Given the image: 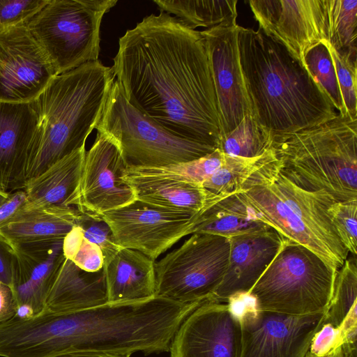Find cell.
I'll return each instance as SVG.
<instances>
[{"label": "cell", "mask_w": 357, "mask_h": 357, "mask_svg": "<svg viewBox=\"0 0 357 357\" xmlns=\"http://www.w3.org/2000/svg\"><path fill=\"white\" fill-rule=\"evenodd\" d=\"M113 61L130 104L172 134L218 148L217 98L199 31L160 10L119 38Z\"/></svg>", "instance_id": "cell-1"}, {"label": "cell", "mask_w": 357, "mask_h": 357, "mask_svg": "<svg viewBox=\"0 0 357 357\" xmlns=\"http://www.w3.org/2000/svg\"><path fill=\"white\" fill-rule=\"evenodd\" d=\"M238 50L251 114L273 137L333 119L337 112L307 69L261 30L239 26Z\"/></svg>", "instance_id": "cell-2"}, {"label": "cell", "mask_w": 357, "mask_h": 357, "mask_svg": "<svg viewBox=\"0 0 357 357\" xmlns=\"http://www.w3.org/2000/svg\"><path fill=\"white\" fill-rule=\"evenodd\" d=\"M115 80L99 60L57 75L36 99L40 121L31 146L26 182L85 146L102 115Z\"/></svg>", "instance_id": "cell-3"}, {"label": "cell", "mask_w": 357, "mask_h": 357, "mask_svg": "<svg viewBox=\"0 0 357 357\" xmlns=\"http://www.w3.org/2000/svg\"><path fill=\"white\" fill-rule=\"evenodd\" d=\"M280 173L308 191L336 201L357 199V119L337 114L315 126L273 137Z\"/></svg>", "instance_id": "cell-4"}, {"label": "cell", "mask_w": 357, "mask_h": 357, "mask_svg": "<svg viewBox=\"0 0 357 357\" xmlns=\"http://www.w3.org/2000/svg\"><path fill=\"white\" fill-rule=\"evenodd\" d=\"M337 272L311 250L286 238L249 292L260 310L292 315L326 312Z\"/></svg>", "instance_id": "cell-5"}, {"label": "cell", "mask_w": 357, "mask_h": 357, "mask_svg": "<svg viewBox=\"0 0 357 357\" xmlns=\"http://www.w3.org/2000/svg\"><path fill=\"white\" fill-rule=\"evenodd\" d=\"M96 128L117 144L128 167H165L197 160L216 149L162 128L128 102L116 79Z\"/></svg>", "instance_id": "cell-6"}, {"label": "cell", "mask_w": 357, "mask_h": 357, "mask_svg": "<svg viewBox=\"0 0 357 357\" xmlns=\"http://www.w3.org/2000/svg\"><path fill=\"white\" fill-rule=\"evenodd\" d=\"M116 0H49L26 25L56 75L98 60L103 16Z\"/></svg>", "instance_id": "cell-7"}, {"label": "cell", "mask_w": 357, "mask_h": 357, "mask_svg": "<svg viewBox=\"0 0 357 357\" xmlns=\"http://www.w3.org/2000/svg\"><path fill=\"white\" fill-rule=\"evenodd\" d=\"M229 250L227 237L192 234L155 262V296L181 303L207 301L225 276Z\"/></svg>", "instance_id": "cell-8"}, {"label": "cell", "mask_w": 357, "mask_h": 357, "mask_svg": "<svg viewBox=\"0 0 357 357\" xmlns=\"http://www.w3.org/2000/svg\"><path fill=\"white\" fill-rule=\"evenodd\" d=\"M259 29L304 67L306 53L331 38V0H250Z\"/></svg>", "instance_id": "cell-9"}, {"label": "cell", "mask_w": 357, "mask_h": 357, "mask_svg": "<svg viewBox=\"0 0 357 357\" xmlns=\"http://www.w3.org/2000/svg\"><path fill=\"white\" fill-rule=\"evenodd\" d=\"M197 214L135 199L100 216L121 247L137 250L155 261L183 236L190 234Z\"/></svg>", "instance_id": "cell-10"}, {"label": "cell", "mask_w": 357, "mask_h": 357, "mask_svg": "<svg viewBox=\"0 0 357 357\" xmlns=\"http://www.w3.org/2000/svg\"><path fill=\"white\" fill-rule=\"evenodd\" d=\"M56 75L26 23L0 32V101H33Z\"/></svg>", "instance_id": "cell-11"}, {"label": "cell", "mask_w": 357, "mask_h": 357, "mask_svg": "<svg viewBox=\"0 0 357 357\" xmlns=\"http://www.w3.org/2000/svg\"><path fill=\"white\" fill-rule=\"evenodd\" d=\"M326 312L292 315L257 310L239 319L240 357H305Z\"/></svg>", "instance_id": "cell-12"}, {"label": "cell", "mask_w": 357, "mask_h": 357, "mask_svg": "<svg viewBox=\"0 0 357 357\" xmlns=\"http://www.w3.org/2000/svg\"><path fill=\"white\" fill-rule=\"evenodd\" d=\"M236 23L201 31L211 67L220 126V137L251 114L240 62Z\"/></svg>", "instance_id": "cell-13"}, {"label": "cell", "mask_w": 357, "mask_h": 357, "mask_svg": "<svg viewBox=\"0 0 357 357\" xmlns=\"http://www.w3.org/2000/svg\"><path fill=\"white\" fill-rule=\"evenodd\" d=\"M127 167L117 144L98 132L86 151L76 208L100 215L135 201L134 190L122 178Z\"/></svg>", "instance_id": "cell-14"}, {"label": "cell", "mask_w": 357, "mask_h": 357, "mask_svg": "<svg viewBox=\"0 0 357 357\" xmlns=\"http://www.w3.org/2000/svg\"><path fill=\"white\" fill-rule=\"evenodd\" d=\"M170 357H240L241 326L225 303L205 301L183 321Z\"/></svg>", "instance_id": "cell-15"}, {"label": "cell", "mask_w": 357, "mask_h": 357, "mask_svg": "<svg viewBox=\"0 0 357 357\" xmlns=\"http://www.w3.org/2000/svg\"><path fill=\"white\" fill-rule=\"evenodd\" d=\"M63 239L29 242L11 247L15 268L11 288L18 307L17 315L42 313L65 256Z\"/></svg>", "instance_id": "cell-16"}, {"label": "cell", "mask_w": 357, "mask_h": 357, "mask_svg": "<svg viewBox=\"0 0 357 357\" xmlns=\"http://www.w3.org/2000/svg\"><path fill=\"white\" fill-rule=\"evenodd\" d=\"M230 250L225 276L207 301L226 303L238 292H249L286 238L270 227L228 238Z\"/></svg>", "instance_id": "cell-17"}, {"label": "cell", "mask_w": 357, "mask_h": 357, "mask_svg": "<svg viewBox=\"0 0 357 357\" xmlns=\"http://www.w3.org/2000/svg\"><path fill=\"white\" fill-rule=\"evenodd\" d=\"M40 121L37 100L0 101V190L24 188L32 142Z\"/></svg>", "instance_id": "cell-18"}, {"label": "cell", "mask_w": 357, "mask_h": 357, "mask_svg": "<svg viewBox=\"0 0 357 357\" xmlns=\"http://www.w3.org/2000/svg\"><path fill=\"white\" fill-rule=\"evenodd\" d=\"M280 167L277 160L267 172V180L280 198L326 248L340 269L349 252L337 234L328 212L336 200L324 191L312 192L297 186L280 173Z\"/></svg>", "instance_id": "cell-19"}, {"label": "cell", "mask_w": 357, "mask_h": 357, "mask_svg": "<svg viewBox=\"0 0 357 357\" xmlns=\"http://www.w3.org/2000/svg\"><path fill=\"white\" fill-rule=\"evenodd\" d=\"M276 160L263 168L252 186L238 193L239 197L256 219L284 238L311 250L328 266L339 271L329 251L280 198L267 180V172Z\"/></svg>", "instance_id": "cell-20"}, {"label": "cell", "mask_w": 357, "mask_h": 357, "mask_svg": "<svg viewBox=\"0 0 357 357\" xmlns=\"http://www.w3.org/2000/svg\"><path fill=\"white\" fill-rule=\"evenodd\" d=\"M122 178L132 188L137 200L195 214L202 212L221 198L231 195H216L201 184L153 175L125 172Z\"/></svg>", "instance_id": "cell-21"}, {"label": "cell", "mask_w": 357, "mask_h": 357, "mask_svg": "<svg viewBox=\"0 0 357 357\" xmlns=\"http://www.w3.org/2000/svg\"><path fill=\"white\" fill-rule=\"evenodd\" d=\"M107 303L104 267L97 272H88L65 258L48 294L44 310L67 313Z\"/></svg>", "instance_id": "cell-22"}, {"label": "cell", "mask_w": 357, "mask_h": 357, "mask_svg": "<svg viewBox=\"0 0 357 357\" xmlns=\"http://www.w3.org/2000/svg\"><path fill=\"white\" fill-rule=\"evenodd\" d=\"M86 151L84 146L29 180L24 188L26 201L22 208L76 207Z\"/></svg>", "instance_id": "cell-23"}, {"label": "cell", "mask_w": 357, "mask_h": 357, "mask_svg": "<svg viewBox=\"0 0 357 357\" xmlns=\"http://www.w3.org/2000/svg\"><path fill=\"white\" fill-rule=\"evenodd\" d=\"M108 303H128L155 296V261L122 248L104 265Z\"/></svg>", "instance_id": "cell-24"}, {"label": "cell", "mask_w": 357, "mask_h": 357, "mask_svg": "<svg viewBox=\"0 0 357 357\" xmlns=\"http://www.w3.org/2000/svg\"><path fill=\"white\" fill-rule=\"evenodd\" d=\"M77 213L74 206L21 208L0 224V238L10 247L29 242L63 239L75 225Z\"/></svg>", "instance_id": "cell-25"}, {"label": "cell", "mask_w": 357, "mask_h": 357, "mask_svg": "<svg viewBox=\"0 0 357 357\" xmlns=\"http://www.w3.org/2000/svg\"><path fill=\"white\" fill-rule=\"evenodd\" d=\"M268 227L256 219L238 193L221 198L199 213L190 234L204 233L230 238Z\"/></svg>", "instance_id": "cell-26"}, {"label": "cell", "mask_w": 357, "mask_h": 357, "mask_svg": "<svg viewBox=\"0 0 357 357\" xmlns=\"http://www.w3.org/2000/svg\"><path fill=\"white\" fill-rule=\"evenodd\" d=\"M356 257H354V259H347L337 272L324 321V324H331L340 328L344 343L356 342Z\"/></svg>", "instance_id": "cell-27"}, {"label": "cell", "mask_w": 357, "mask_h": 357, "mask_svg": "<svg viewBox=\"0 0 357 357\" xmlns=\"http://www.w3.org/2000/svg\"><path fill=\"white\" fill-rule=\"evenodd\" d=\"M161 11L192 29L236 23L237 0H155Z\"/></svg>", "instance_id": "cell-28"}, {"label": "cell", "mask_w": 357, "mask_h": 357, "mask_svg": "<svg viewBox=\"0 0 357 357\" xmlns=\"http://www.w3.org/2000/svg\"><path fill=\"white\" fill-rule=\"evenodd\" d=\"M275 158L271 148L255 158L225 154L222 166L202 185L216 195L243 192L254 176Z\"/></svg>", "instance_id": "cell-29"}, {"label": "cell", "mask_w": 357, "mask_h": 357, "mask_svg": "<svg viewBox=\"0 0 357 357\" xmlns=\"http://www.w3.org/2000/svg\"><path fill=\"white\" fill-rule=\"evenodd\" d=\"M272 141L271 133L250 114L233 130L220 138L217 149L230 156L255 158L270 149Z\"/></svg>", "instance_id": "cell-30"}, {"label": "cell", "mask_w": 357, "mask_h": 357, "mask_svg": "<svg viewBox=\"0 0 357 357\" xmlns=\"http://www.w3.org/2000/svg\"><path fill=\"white\" fill-rule=\"evenodd\" d=\"M225 154L216 149L192 161L161 167H127V173L153 175L202 185L223 164Z\"/></svg>", "instance_id": "cell-31"}, {"label": "cell", "mask_w": 357, "mask_h": 357, "mask_svg": "<svg viewBox=\"0 0 357 357\" xmlns=\"http://www.w3.org/2000/svg\"><path fill=\"white\" fill-rule=\"evenodd\" d=\"M326 43L318 44L306 53L304 58L305 65L330 99L335 110L345 114L335 66Z\"/></svg>", "instance_id": "cell-32"}, {"label": "cell", "mask_w": 357, "mask_h": 357, "mask_svg": "<svg viewBox=\"0 0 357 357\" xmlns=\"http://www.w3.org/2000/svg\"><path fill=\"white\" fill-rule=\"evenodd\" d=\"M357 0H331V46L357 56Z\"/></svg>", "instance_id": "cell-33"}, {"label": "cell", "mask_w": 357, "mask_h": 357, "mask_svg": "<svg viewBox=\"0 0 357 357\" xmlns=\"http://www.w3.org/2000/svg\"><path fill=\"white\" fill-rule=\"evenodd\" d=\"M63 252L66 259L86 271L97 272L104 267L101 249L88 241L77 225L64 237Z\"/></svg>", "instance_id": "cell-34"}, {"label": "cell", "mask_w": 357, "mask_h": 357, "mask_svg": "<svg viewBox=\"0 0 357 357\" xmlns=\"http://www.w3.org/2000/svg\"><path fill=\"white\" fill-rule=\"evenodd\" d=\"M326 45L335 66L345 112L357 119L356 56L337 52L328 42Z\"/></svg>", "instance_id": "cell-35"}, {"label": "cell", "mask_w": 357, "mask_h": 357, "mask_svg": "<svg viewBox=\"0 0 357 357\" xmlns=\"http://www.w3.org/2000/svg\"><path fill=\"white\" fill-rule=\"evenodd\" d=\"M75 225L84 237L102 250L105 263L109 262L122 248L116 242L109 225L99 215L77 209Z\"/></svg>", "instance_id": "cell-36"}, {"label": "cell", "mask_w": 357, "mask_h": 357, "mask_svg": "<svg viewBox=\"0 0 357 357\" xmlns=\"http://www.w3.org/2000/svg\"><path fill=\"white\" fill-rule=\"evenodd\" d=\"M328 212L342 244L349 252L356 257L357 199L336 201L330 206Z\"/></svg>", "instance_id": "cell-37"}, {"label": "cell", "mask_w": 357, "mask_h": 357, "mask_svg": "<svg viewBox=\"0 0 357 357\" xmlns=\"http://www.w3.org/2000/svg\"><path fill=\"white\" fill-rule=\"evenodd\" d=\"M49 0H0V32L26 23Z\"/></svg>", "instance_id": "cell-38"}, {"label": "cell", "mask_w": 357, "mask_h": 357, "mask_svg": "<svg viewBox=\"0 0 357 357\" xmlns=\"http://www.w3.org/2000/svg\"><path fill=\"white\" fill-rule=\"evenodd\" d=\"M343 343L344 339L340 328L331 324H323L314 334L308 352L316 356H326Z\"/></svg>", "instance_id": "cell-39"}, {"label": "cell", "mask_w": 357, "mask_h": 357, "mask_svg": "<svg viewBox=\"0 0 357 357\" xmlns=\"http://www.w3.org/2000/svg\"><path fill=\"white\" fill-rule=\"evenodd\" d=\"M231 313L239 320L243 316L259 310L255 298L250 292H238L226 303Z\"/></svg>", "instance_id": "cell-40"}, {"label": "cell", "mask_w": 357, "mask_h": 357, "mask_svg": "<svg viewBox=\"0 0 357 357\" xmlns=\"http://www.w3.org/2000/svg\"><path fill=\"white\" fill-rule=\"evenodd\" d=\"M17 313V303L11 287L0 280V324Z\"/></svg>", "instance_id": "cell-41"}, {"label": "cell", "mask_w": 357, "mask_h": 357, "mask_svg": "<svg viewBox=\"0 0 357 357\" xmlns=\"http://www.w3.org/2000/svg\"><path fill=\"white\" fill-rule=\"evenodd\" d=\"M15 268L13 248L0 238V280L11 287Z\"/></svg>", "instance_id": "cell-42"}, {"label": "cell", "mask_w": 357, "mask_h": 357, "mask_svg": "<svg viewBox=\"0 0 357 357\" xmlns=\"http://www.w3.org/2000/svg\"><path fill=\"white\" fill-rule=\"evenodd\" d=\"M26 201V192L17 190L10 192L7 199L0 206V224L13 215Z\"/></svg>", "instance_id": "cell-43"}, {"label": "cell", "mask_w": 357, "mask_h": 357, "mask_svg": "<svg viewBox=\"0 0 357 357\" xmlns=\"http://www.w3.org/2000/svg\"><path fill=\"white\" fill-rule=\"evenodd\" d=\"M54 357H122L106 353L93 351H71L61 354Z\"/></svg>", "instance_id": "cell-44"}, {"label": "cell", "mask_w": 357, "mask_h": 357, "mask_svg": "<svg viewBox=\"0 0 357 357\" xmlns=\"http://www.w3.org/2000/svg\"><path fill=\"white\" fill-rule=\"evenodd\" d=\"M305 357H344L342 346L336 348L330 354L323 356H316L307 352Z\"/></svg>", "instance_id": "cell-45"}, {"label": "cell", "mask_w": 357, "mask_h": 357, "mask_svg": "<svg viewBox=\"0 0 357 357\" xmlns=\"http://www.w3.org/2000/svg\"><path fill=\"white\" fill-rule=\"evenodd\" d=\"M11 192H6L0 190V206L7 199Z\"/></svg>", "instance_id": "cell-46"}]
</instances>
